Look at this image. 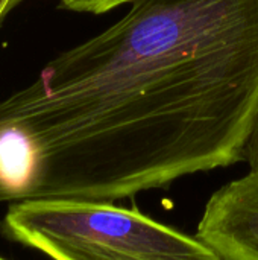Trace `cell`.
Returning a JSON list of instances; mask_svg holds the SVG:
<instances>
[{"label": "cell", "instance_id": "obj_1", "mask_svg": "<svg viewBox=\"0 0 258 260\" xmlns=\"http://www.w3.org/2000/svg\"><path fill=\"white\" fill-rule=\"evenodd\" d=\"M0 102V195L113 203L243 161L258 0H134Z\"/></svg>", "mask_w": 258, "mask_h": 260}, {"label": "cell", "instance_id": "obj_2", "mask_svg": "<svg viewBox=\"0 0 258 260\" xmlns=\"http://www.w3.org/2000/svg\"><path fill=\"white\" fill-rule=\"evenodd\" d=\"M0 230L52 260H222L198 236L113 203L15 204Z\"/></svg>", "mask_w": 258, "mask_h": 260}, {"label": "cell", "instance_id": "obj_3", "mask_svg": "<svg viewBox=\"0 0 258 260\" xmlns=\"http://www.w3.org/2000/svg\"><path fill=\"white\" fill-rule=\"evenodd\" d=\"M196 236L222 260H258V172L249 171L210 197Z\"/></svg>", "mask_w": 258, "mask_h": 260}, {"label": "cell", "instance_id": "obj_4", "mask_svg": "<svg viewBox=\"0 0 258 260\" xmlns=\"http://www.w3.org/2000/svg\"><path fill=\"white\" fill-rule=\"evenodd\" d=\"M134 0H61V6L75 12L105 14L120 5L132 3Z\"/></svg>", "mask_w": 258, "mask_h": 260}, {"label": "cell", "instance_id": "obj_5", "mask_svg": "<svg viewBox=\"0 0 258 260\" xmlns=\"http://www.w3.org/2000/svg\"><path fill=\"white\" fill-rule=\"evenodd\" d=\"M243 161L248 163L249 171L258 172V113L249 133V137L245 143L243 149Z\"/></svg>", "mask_w": 258, "mask_h": 260}, {"label": "cell", "instance_id": "obj_6", "mask_svg": "<svg viewBox=\"0 0 258 260\" xmlns=\"http://www.w3.org/2000/svg\"><path fill=\"white\" fill-rule=\"evenodd\" d=\"M21 0H0V20L14 8L20 3Z\"/></svg>", "mask_w": 258, "mask_h": 260}, {"label": "cell", "instance_id": "obj_7", "mask_svg": "<svg viewBox=\"0 0 258 260\" xmlns=\"http://www.w3.org/2000/svg\"><path fill=\"white\" fill-rule=\"evenodd\" d=\"M0 260H8V259H5V257H2V256H0Z\"/></svg>", "mask_w": 258, "mask_h": 260}]
</instances>
